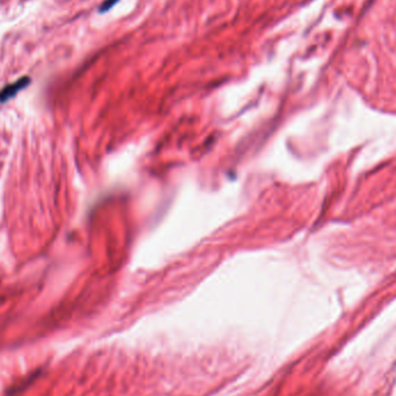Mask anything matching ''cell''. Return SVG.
Listing matches in <instances>:
<instances>
[{
  "mask_svg": "<svg viewBox=\"0 0 396 396\" xmlns=\"http://www.w3.org/2000/svg\"><path fill=\"white\" fill-rule=\"evenodd\" d=\"M118 0H107V2H105L102 6H101V11H108L109 9H110V7L114 5V4H116L117 3Z\"/></svg>",
  "mask_w": 396,
  "mask_h": 396,
  "instance_id": "cell-2",
  "label": "cell"
},
{
  "mask_svg": "<svg viewBox=\"0 0 396 396\" xmlns=\"http://www.w3.org/2000/svg\"><path fill=\"white\" fill-rule=\"evenodd\" d=\"M29 81H30L29 78L25 77L19 79L18 81H15L12 85L6 86V87L2 90V93H0V101H2V102H5V101L11 99V97H13L15 94L20 92L21 89H24L26 86L29 84Z\"/></svg>",
  "mask_w": 396,
  "mask_h": 396,
  "instance_id": "cell-1",
  "label": "cell"
}]
</instances>
